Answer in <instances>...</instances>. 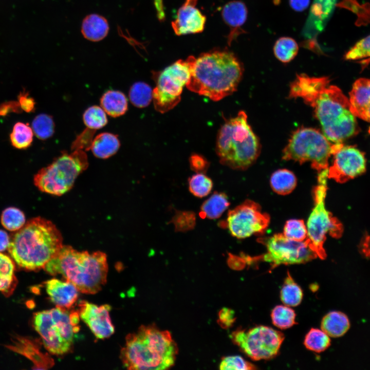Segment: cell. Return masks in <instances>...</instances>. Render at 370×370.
<instances>
[{
    "mask_svg": "<svg viewBox=\"0 0 370 370\" xmlns=\"http://www.w3.org/2000/svg\"><path fill=\"white\" fill-rule=\"evenodd\" d=\"M96 130L87 127L79 134L71 145V150L88 151L90 149Z\"/></svg>",
    "mask_w": 370,
    "mask_h": 370,
    "instance_id": "obj_43",
    "label": "cell"
},
{
    "mask_svg": "<svg viewBox=\"0 0 370 370\" xmlns=\"http://www.w3.org/2000/svg\"><path fill=\"white\" fill-rule=\"evenodd\" d=\"M349 100L352 113L370 123V79L360 78L354 82Z\"/></svg>",
    "mask_w": 370,
    "mask_h": 370,
    "instance_id": "obj_20",
    "label": "cell"
},
{
    "mask_svg": "<svg viewBox=\"0 0 370 370\" xmlns=\"http://www.w3.org/2000/svg\"><path fill=\"white\" fill-rule=\"evenodd\" d=\"M234 343L253 360H268L279 354L284 335L266 326H258L248 330L238 329L231 335Z\"/></svg>",
    "mask_w": 370,
    "mask_h": 370,
    "instance_id": "obj_12",
    "label": "cell"
},
{
    "mask_svg": "<svg viewBox=\"0 0 370 370\" xmlns=\"http://www.w3.org/2000/svg\"><path fill=\"white\" fill-rule=\"evenodd\" d=\"M283 234L293 240L304 241L307 237V227L303 220L289 219L285 224Z\"/></svg>",
    "mask_w": 370,
    "mask_h": 370,
    "instance_id": "obj_39",
    "label": "cell"
},
{
    "mask_svg": "<svg viewBox=\"0 0 370 370\" xmlns=\"http://www.w3.org/2000/svg\"><path fill=\"white\" fill-rule=\"evenodd\" d=\"M22 111L18 101H10L0 104V117L7 116L11 113L20 114Z\"/></svg>",
    "mask_w": 370,
    "mask_h": 370,
    "instance_id": "obj_47",
    "label": "cell"
},
{
    "mask_svg": "<svg viewBox=\"0 0 370 370\" xmlns=\"http://www.w3.org/2000/svg\"><path fill=\"white\" fill-rule=\"evenodd\" d=\"M102 108L109 116L117 117L124 115L127 109V100L125 95L118 90L105 92L100 99Z\"/></svg>",
    "mask_w": 370,
    "mask_h": 370,
    "instance_id": "obj_26",
    "label": "cell"
},
{
    "mask_svg": "<svg viewBox=\"0 0 370 370\" xmlns=\"http://www.w3.org/2000/svg\"><path fill=\"white\" fill-rule=\"evenodd\" d=\"M294 311L288 306L278 305L272 310V323L278 328L287 329L297 324Z\"/></svg>",
    "mask_w": 370,
    "mask_h": 370,
    "instance_id": "obj_36",
    "label": "cell"
},
{
    "mask_svg": "<svg viewBox=\"0 0 370 370\" xmlns=\"http://www.w3.org/2000/svg\"><path fill=\"white\" fill-rule=\"evenodd\" d=\"M247 8L240 1H232L227 3L221 11L222 18L231 31L228 37L230 44L234 36L238 34V29L245 23L247 18Z\"/></svg>",
    "mask_w": 370,
    "mask_h": 370,
    "instance_id": "obj_21",
    "label": "cell"
},
{
    "mask_svg": "<svg viewBox=\"0 0 370 370\" xmlns=\"http://www.w3.org/2000/svg\"><path fill=\"white\" fill-rule=\"evenodd\" d=\"M189 190L194 196L202 198L211 192L213 183L212 179L204 173H197L188 179Z\"/></svg>",
    "mask_w": 370,
    "mask_h": 370,
    "instance_id": "obj_33",
    "label": "cell"
},
{
    "mask_svg": "<svg viewBox=\"0 0 370 370\" xmlns=\"http://www.w3.org/2000/svg\"><path fill=\"white\" fill-rule=\"evenodd\" d=\"M328 169L318 173L317 184L313 190L314 207L307 222V241L318 257L324 260L326 253L324 248L326 235L328 233L335 238L341 237L343 227L341 223L327 211L325 199L327 190Z\"/></svg>",
    "mask_w": 370,
    "mask_h": 370,
    "instance_id": "obj_9",
    "label": "cell"
},
{
    "mask_svg": "<svg viewBox=\"0 0 370 370\" xmlns=\"http://www.w3.org/2000/svg\"><path fill=\"white\" fill-rule=\"evenodd\" d=\"M78 306L79 317L97 338L106 339L114 333L115 328L109 316V305L98 306L86 301H80Z\"/></svg>",
    "mask_w": 370,
    "mask_h": 370,
    "instance_id": "obj_16",
    "label": "cell"
},
{
    "mask_svg": "<svg viewBox=\"0 0 370 370\" xmlns=\"http://www.w3.org/2000/svg\"><path fill=\"white\" fill-rule=\"evenodd\" d=\"M272 189L280 195L290 193L297 185V178L290 171L282 169L272 173L270 180Z\"/></svg>",
    "mask_w": 370,
    "mask_h": 370,
    "instance_id": "obj_28",
    "label": "cell"
},
{
    "mask_svg": "<svg viewBox=\"0 0 370 370\" xmlns=\"http://www.w3.org/2000/svg\"><path fill=\"white\" fill-rule=\"evenodd\" d=\"M10 240V237L8 233L5 231L0 230V252L8 249Z\"/></svg>",
    "mask_w": 370,
    "mask_h": 370,
    "instance_id": "obj_49",
    "label": "cell"
},
{
    "mask_svg": "<svg viewBox=\"0 0 370 370\" xmlns=\"http://www.w3.org/2000/svg\"><path fill=\"white\" fill-rule=\"evenodd\" d=\"M289 98L301 99L311 106L323 133L331 142L342 143L358 132L356 116L349 99L328 77L297 75L290 85Z\"/></svg>",
    "mask_w": 370,
    "mask_h": 370,
    "instance_id": "obj_1",
    "label": "cell"
},
{
    "mask_svg": "<svg viewBox=\"0 0 370 370\" xmlns=\"http://www.w3.org/2000/svg\"><path fill=\"white\" fill-rule=\"evenodd\" d=\"M299 46L297 42L290 37H282L275 43L273 52L275 57L281 62L288 63L297 55Z\"/></svg>",
    "mask_w": 370,
    "mask_h": 370,
    "instance_id": "obj_30",
    "label": "cell"
},
{
    "mask_svg": "<svg viewBox=\"0 0 370 370\" xmlns=\"http://www.w3.org/2000/svg\"><path fill=\"white\" fill-rule=\"evenodd\" d=\"M191 76L189 59L179 60L160 71L156 76V86L153 90L155 109L164 113L180 102L183 88Z\"/></svg>",
    "mask_w": 370,
    "mask_h": 370,
    "instance_id": "obj_11",
    "label": "cell"
},
{
    "mask_svg": "<svg viewBox=\"0 0 370 370\" xmlns=\"http://www.w3.org/2000/svg\"><path fill=\"white\" fill-rule=\"evenodd\" d=\"M120 141L117 135L109 133H102L93 140L91 150L99 158L106 159L114 155L119 150Z\"/></svg>",
    "mask_w": 370,
    "mask_h": 370,
    "instance_id": "obj_24",
    "label": "cell"
},
{
    "mask_svg": "<svg viewBox=\"0 0 370 370\" xmlns=\"http://www.w3.org/2000/svg\"><path fill=\"white\" fill-rule=\"evenodd\" d=\"M129 98L135 106L139 108L145 107L153 100V90L151 86L145 82H136L130 88Z\"/></svg>",
    "mask_w": 370,
    "mask_h": 370,
    "instance_id": "obj_31",
    "label": "cell"
},
{
    "mask_svg": "<svg viewBox=\"0 0 370 370\" xmlns=\"http://www.w3.org/2000/svg\"><path fill=\"white\" fill-rule=\"evenodd\" d=\"M230 205L227 195L223 192H214L202 204L199 215L200 217L210 219L219 218Z\"/></svg>",
    "mask_w": 370,
    "mask_h": 370,
    "instance_id": "obj_25",
    "label": "cell"
},
{
    "mask_svg": "<svg viewBox=\"0 0 370 370\" xmlns=\"http://www.w3.org/2000/svg\"><path fill=\"white\" fill-rule=\"evenodd\" d=\"M350 323L344 313L333 311L327 313L321 323V329L329 337L333 338L343 336L349 329Z\"/></svg>",
    "mask_w": 370,
    "mask_h": 370,
    "instance_id": "obj_23",
    "label": "cell"
},
{
    "mask_svg": "<svg viewBox=\"0 0 370 370\" xmlns=\"http://www.w3.org/2000/svg\"><path fill=\"white\" fill-rule=\"evenodd\" d=\"M216 152L220 162L231 169L245 170L259 156L260 141L248 124L245 112L227 120L219 130Z\"/></svg>",
    "mask_w": 370,
    "mask_h": 370,
    "instance_id": "obj_6",
    "label": "cell"
},
{
    "mask_svg": "<svg viewBox=\"0 0 370 370\" xmlns=\"http://www.w3.org/2000/svg\"><path fill=\"white\" fill-rule=\"evenodd\" d=\"M88 165L84 151L62 152L50 164L41 169L34 176L35 186L41 191L60 196L72 187L78 176Z\"/></svg>",
    "mask_w": 370,
    "mask_h": 370,
    "instance_id": "obj_10",
    "label": "cell"
},
{
    "mask_svg": "<svg viewBox=\"0 0 370 370\" xmlns=\"http://www.w3.org/2000/svg\"><path fill=\"white\" fill-rule=\"evenodd\" d=\"M304 344L310 350L321 353L330 346V339L322 329L311 328L305 336Z\"/></svg>",
    "mask_w": 370,
    "mask_h": 370,
    "instance_id": "obj_34",
    "label": "cell"
},
{
    "mask_svg": "<svg viewBox=\"0 0 370 370\" xmlns=\"http://www.w3.org/2000/svg\"><path fill=\"white\" fill-rule=\"evenodd\" d=\"M83 119L87 127L95 130L103 127L107 123L105 111L96 105L88 108L83 114Z\"/></svg>",
    "mask_w": 370,
    "mask_h": 370,
    "instance_id": "obj_38",
    "label": "cell"
},
{
    "mask_svg": "<svg viewBox=\"0 0 370 370\" xmlns=\"http://www.w3.org/2000/svg\"><path fill=\"white\" fill-rule=\"evenodd\" d=\"M188 59L191 76L186 86L190 90L217 101L236 90L243 69L232 52L213 50Z\"/></svg>",
    "mask_w": 370,
    "mask_h": 370,
    "instance_id": "obj_2",
    "label": "cell"
},
{
    "mask_svg": "<svg viewBox=\"0 0 370 370\" xmlns=\"http://www.w3.org/2000/svg\"><path fill=\"white\" fill-rule=\"evenodd\" d=\"M220 369L250 370L255 369L254 365L245 360L239 356H229L223 357L219 363Z\"/></svg>",
    "mask_w": 370,
    "mask_h": 370,
    "instance_id": "obj_41",
    "label": "cell"
},
{
    "mask_svg": "<svg viewBox=\"0 0 370 370\" xmlns=\"http://www.w3.org/2000/svg\"><path fill=\"white\" fill-rule=\"evenodd\" d=\"M45 286L50 301L56 307L68 309L78 298L79 290L67 281L52 279L45 282Z\"/></svg>",
    "mask_w": 370,
    "mask_h": 370,
    "instance_id": "obj_19",
    "label": "cell"
},
{
    "mask_svg": "<svg viewBox=\"0 0 370 370\" xmlns=\"http://www.w3.org/2000/svg\"><path fill=\"white\" fill-rule=\"evenodd\" d=\"M266 248L267 252L260 259L269 263L271 268L281 265L304 264L318 257L307 240L298 242L286 237L283 234H275L258 239Z\"/></svg>",
    "mask_w": 370,
    "mask_h": 370,
    "instance_id": "obj_13",
    "label": "cell"
},
{
    "mask_svg": "<svg viewBox=\"0 0 370 370\" xmlns=\"http://www.w3.org/2000/svg\"><path fill=\"white\" fill-rule=\"evenodd\" d=\"M1 222L3 226L10 231H17L26 223L24 213L15 207H9L2 213Z\"/></svg>",
    "mask_w": 370,
    "mask_h": 370,
    "instance_id": "obj_35",
    "label": "cell"
},
{
    "mask_svg": "<svg viewBox=\"0 0 370 370\" xmlns=\"http://www.w3.org/2000/svg\"><path fill=\"white\" fill-rule=\"evenodd\" d=\"M14 271L12 258L0 252V291L5 295L10 294L16 286Z\"/></svg>",
    "mask_w": 370,
    "mask_h": 370,
    "instance_id": "obj_27",
    "label": "cell"
},
{
    "mask_svg": "<svg viewBox=\"0 0 370 370\" xmlns=\"http://www.w3.org/2000/svg\"><path fill=\"white\" fill-rule=\"evenodd\" d=\"M343 144L335 143L316 128L301 127L292 133L282 158L301 164L309 161L318 173L328 169V160Z\"/></svg>",
    "mask_w": 370,
    "mask_h": 370,
    "instance_id": "obj_8",
    "label": "cell"
},
{
    "mask_svg": "<svg viewBox=\"0 0 370 370\" xmlns=\"http://www.w3.org/2000/svg\"><path fill=\"white\" fill-rule=\"evenodd\" d=\"M270 223L269 215L262 211L256 202L247 200L230 210L222 227L227 228L237 238H245L255 234H263Z\"/></svg>",
    "mask_w": 370,
    "mask_h": 370,
    "instance_id": "obj_14",
    "label": "cell"
},
{
    "mask_svg": "<svg viewBox=\"0 0 370 370\" xmlns=\"http://www.w3.org/2000/svg\"><path fill=\"white\" fill-rule=\"evenodd\" d=\"M332 156L334 161L328 168V178L337 182L345 183L366 171L364 154L354 146L343 144Z\"/></svg>",
    "mask_w": 370,
    "mask_h": 370,
    "instance_id": "obj_15",
    "label": "cell"
},
{
    "mask_svg": "<svg viewBox=\"0 0 370 370\" xmlns=\"http://www.w3.org/2000/svg\"><path fill=\"white\" fill-rule=\"evenodd\" d=\"M6 347L31 360L33 363V369H46L53 365V359L41 351V342L38 339L16 336L12 338L11 343Z\"/></svg>",
    "mask_w": 370,
    "mask_h": 370,
    "instance_id": "obj_18",
    "label": "cell"
},
{
    "mask_svg": "<svg viewBox=\"0 0 370 370\" xmlns=\"http://www.w3.org/2000/svg\"><path fill=\"white\" fill-rule=\"evenodd\" d=\"M17 98L18 103L23 111L30 113L34 110L35 102L33 98L29 96L28 92L26 91L20 92Z\"/></svg>",
    "mask_w": 370,
    "mask_h": 370,
    "instance_id": "obj_46",
    "label": "cell"
},
{
    "mask_svg": "<svg viewBox=\"0 0 370 370\" xmlns=\"http://www.w3.org/2000/svg\"><path fill=\"white\" fill-rule=\"evenodd\" d=\"M79 320L78 312L69 313L67 309L56 307L35 313L33 325L45 348L50 354L62 355L72 347Z\"/></svg>",
    "mask_w": 370,
    "mask_h": 370,
    "instance_id": "obj_7",
    "label": "cell"
},
{
    "mask_svg": "<svg viewBox=\"0 0 370 370\" xmlns=\"http://www.w3.org/2000/svg\"><path fill=\"white\" fill-rule=\"evenodd\" d=\"M234 311L228 308H223L218 312V324L223 328L230 327L235 321Z\"/></svg>",
    "mask_w": 370,
    "mask_h": 370,
    "instance_id": "obj_44",
    "label": "cell"
},
{
    "mask_svg": "<svg viewBox=\"0 0 370 370\" xmlns=\"http://www.w3.org/2000/svg\"><path fill=\"white\" fill-rule=\"evenodd\" d=\"M33 131L28 125L23 122L16 123L10 135L13 146L18 149H27L33 141Z\"/></svg>",
    "mask_w": 370,
    "mask_h": 370,
    "instance_id": "obj_32",
    "label": "cell"
},
{
    "mask_svg": "<svg viewBox=\"0 0 370 370\" xmlns=\"http://www.w3.org/2000/svg\"><path fill=\"white\" fill-rule=\"evenodd\" d=\"M291 7L296 11L301 12L309 6L310 0H289Z\"/></svg>",
    "mask_w": 370,
    "mask_h": 370,
    "instance_id": "obj_48",
    "label": "cell"
},
{
    "mask_svg": "<svg viewBox=\"0 0 370 370\" xmlns=\"http://www.w3.org/2000/svg\"><path fill=\"white\" fill-rule=\"evenodd\" d=\"M177 353L170 331L151 324L142 325L127 336L120 358L128 369L162 370L174 365Z\"/></svg>",
    "mask_w": 370,
    "mask_h": 370,
    "instance_id": "obj_4",
    "label": "cell"
},
{
    "mask_svg": "<svg viewBox=\"0 0 370 370\" xmlns=\"http://www.w3.org/2000/svg\"><path fill=\"white\" fill-rule=\"evenodd\" d=\"M345 58L349 60L370 59V35L358 42L346 53Z\"/></svg>",
    "mask_w": 370,
    "mask_h": 370,
    "instance_id": "obj_42",
    "label": "cell"
},
{
    "mask_svg": "<svg viewBox=\"0 0 370 370\" xmlns=\"http://www.w3.org/2000/svg\"><path fill=\"white\" fill-rule=\"evenodd\" d=\"M189 162L191 169L196 173L206 172L209 166V163L206 158L198 154L191 156Z\"/></svg>",
    "mask_w": 370,
    "mask_h": 370,
    "instance_id": "obj_45",
    "label": "cell"
},
{
    "mask_svg": "<svg viewBox=\"0 0 370 370\" xmlns=\"http://www.w3.org/2000/svg\"><path fill=\"white\" fill-rule=\"evenodd\" d=\"M32 129L40 139L50 138L54 132V123L52 117L45 114L38 115L32 121Z\"/></svg>",
    "mask_w": 370,
    "mask_h": 370,
    "instance_id": "obj_37",
    "label": "cell"
},
{
    "mask_svg": "<svg viewBox=\"0 0 370 370\" xmlns=\"http://www.w3.org/2000/svg\"><path fill=\"white\" fill-rule=\"evenodd\" d=\"M170 223L174 225L177 232L192 230L196 224L195 214L192 211H177Z\"/></svg>",
    "mask_w": 370,
    "mask_h": 370,
    "instance_id": "obj_40",
    "label": "cell"
},
{
    "mask_svg": "<svg viewBox=\"0 0 370 370\" xmlns=\"http://www.w3.org/2000/svg\"><path fill=\"white\" fill-rule=\"evenodd\" d=\"M44 269L51 275H62L79 292L95 294L106 283L108 265L106 255L101 251L89 253L63 245Z\"/></svg>",
    "mask_w": 370,
    "mask_h": 370,
    "instance_id": "obj_5",
    "label": "cell"
},
{
    "mask_svg": "<svg viewBox=\"0 0 370 370\" xmlns=\"http://www.w3.org/2000/svg\"><path fill=\"white\" fill-rule=\"evenodd\" d=\"M62 234L50 221L35 217L10 237V257L19 267L36 271L44 269L63 247Z\"/></svg>",
    "mask_w": 370,
    "mask_h": 370,
    "instance_id": "obj_3",
    "label": "cell"
},
{
    "mask_svg": "<svg viewBox=\"0 0 370 370\" xmlns=\"http://www.w3.org/2000/svg\"><path fill=\"white\" fill-rule=\"evenodd\" d=\"M109 24L107 20L98 14L87 15L83 20L81 32L87 40L98 42L104 39L109 31Z\"/></svg>",
    "mask_w": 370,
    "mask_h": 370,
    "instance_id": "obj_22",
    "label": "cell"
},
{
    "mask_svg": "<svg viewBox=\"0 0 370 370\" xmlns=\"http://www.w3.org/2000/svg\"><path fill=\"white\" fill-rule=\"evenodd\" d=\"M303 293L301 288L296 283L287 272L280 291V298L285 305L295 307L302 302Z\"/></svg>",
    "mask_w": 370,
    "mask_h": 370,
    "instance_id": "obj_29",
    "label": "cell"
},
{
    "mask_svg": "<svg viewBox=\"0 0 370 370\" xmlns=\"http://www.w3.org/2000/svg\"><path fill=\"white\" fill-rule=\"evenodd\" d=\"M197 1L186 0L178 9L171 24L176 35L198 33L203 30L206 17L196 7Z\"/></svg>",
    "mask_w": 370,
    "mask_h": 370,
    "instance_id": "obj_17",
    "label": "cell"
}]
</instances>
